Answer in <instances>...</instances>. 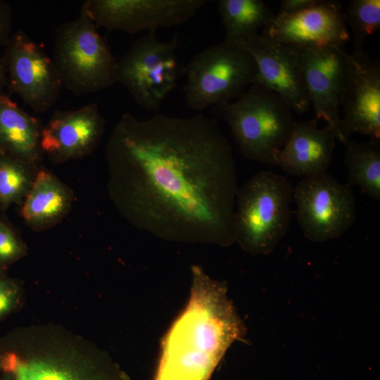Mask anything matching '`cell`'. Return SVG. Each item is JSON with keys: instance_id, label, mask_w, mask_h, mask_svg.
I'll return each mask as SVG.
<instances>
[{"instance_id": "obj_11", "label": "cell", "mask_w": 380, "mask_h": 380, "mask_svg": "<svg viewBox=\"0 0 380 380\" xmlns=\"http://www.w3.org/2000/svg\"><path fill=\"white\" fill-rule=\"evenodd\" d=\"M205 0H87L81 11L97 27L135 34L180 25L191 19Z\"/></svg>"}, {"instance_id": "obj_8", "label": "cell", "mask_w": 380, "mask_h": 380, "mask_svg": "<svg viewBox=\"0 0 380 380\" xmlns=\"http://www.w3.org/2000/svg\"><path fill=\"white\" fill-rule=\"evenodd\" d=\"M178 37L160 41L156 30L135 40L117 61L116 82L122 84L134 101L148 111L158 112L177 87L179 65Z\"/></svg>"}, {"instance_id": "obj_24", "label": "cell", "mask_w": 380, "mask_h": 380, "mask_svg": "<svg viewBox=\"0 0 380 380\" xmlns=\"http://www.w3.org/2000/svg\"><path fill=\"white\" fill-rule=\"evenodd\" d=\"M25 303L23 284L0 270V324L11 315L21 310Z\"/></svg>"}, {"instance_id": "obj_26", "label": "cell", "mask_w": 380, "mask_h": 380, "mask_svg": "<svg viewBox=\"0 0 380 380\" xmlns=\"http://www.w3.org/2000/svg\"><path fill=\"white\" fill-rule=\"evenodd\" d=\"M11 11L8 4L0 1V46L6 45L11 37Z\"/></svg>"}, {"instance_id": "obj_10", "label": "cell", "mask_w": 380, "mask_h": 380, "mask_svg": "<svg viewBox=\"0 0 380 380\" xmlns=\"http://www.w3.org/2000/svg\"><path fill=\"white\" fill-rule=\"evenodd\" d=\"M3 61L14 94L37 113L51 108L63 86L53 60L40 44L18 30L6 44Z\"/></svg>"}, {"instance_id": "obj_27", "label": "cell", "mask_w": 380, "mask_h": 380, "mask_svg": "<svg viewBox=\"0 0 380 380\" xmlns=\"http://www.w3.org/2000/svg\"><path fill=\"white\" fill-rule=\"evenodd\" d=\"M319 0H283L278 15H288L296 13L317 4Z\"/></svg>"}, {"instance_id": "obj_3", "label": "cell", "mask_w": 380, "mask_h": 380, "mask_svg": "<svg viewBox=\"0 0 380 380\" xmlns=\"http://www.w3.org/2000/svg\"><path fill=\"white\" fill-rule=\"evenodd\" d=\"M0 380H129L85 338L47 323L0 336Z\"/></svg>"}, {"instance_id": "obj_2", "label": "cell", "mask_w": 380, "mask_h": 380, "mask_svg": "<svg viewBox=\"0 0 380 380\" xmlns=\"http://www.w3.org/2000/svg\"><path fill=\"white\" fill-rule=\"evenodd\" d=\"M186 305L162 343L153 380H209L229 346L241 336L225 287L198 265Z\"/></svg>"}, {"instance_id": "obj_6", "label": "cell", "mask_w": 380, "mask_h": 380, "mask_svg": "<svg viewBox=\"0 0 380 380\" xmlns=\"http://www.w3.org/2000/svg\"><path fill=\"white\" fill-rule=\"evenodd\" d=\"M91 18L80 11L56 30L53 62L63 87L81 95L116 82L118 59Z\"/></svg>"}, {"instance_id": "obj_4", "label": "cell", "mask_w": 380, "mask_h": 380, "mask_svg": "<svg viewBox=\"0 0 380 380\" xmlns=\"http://www.w3.org/2000/svg\"><path fill=\"white\" fill-rule=\"evenodd\" d=\"M212 108L227 124L245 158L275 165L295 122L292 110L278 94L252 84L237 99Z\"/></svg>"}, {"instance_id": "obj_19", "label": "cell", "mask_w": 380, "mask_h": 380, "mask_svg": "<svg viewBox=\"0 0 380 380\" xmlns=\"http://www.w3.org/2000/svg\"><path fill=\"white\" fill-rule=\"evenodd\" d=\"M70 190L53 174L39 170L24 198L21 215L32 228L44 229L59 221L68 212Z\"/></svg>"}, {"instance_id": "obj_28", "label": "cell", "mask_w": 380, "mask_h": 380, "mask_svg": "<svg viewBox=\"0 0 380 380\" xmlns=\"http://www.w3.org/2000/svg\"><path fill=\"white\" fill-rule=\"evenodd\" d=\"M7 83V75L6 70L4 63L3 60L0 59V90H1L4 87Z\"/></svg>"}, {"instance_id": "obj_23", "label": "cell", "mask_w": 380, "mask_h": 380, "mask_svg": "<svg viewBox=\"0 0 380 380\" xmlns=\"http://www.w3.org/2000/svg\"><path fill=\"white\" fill-rule=\"evenodd\" d=\"M354 34L355 51L362 50L366 39L380 28V0H352L344 13Z\"/></svg>"}, {"instance_id": "obj_25", "label": "cell", "mask_w": 380, "mask_h": 380, "mask_svg": "<svg viewBox=\"0 0 380 380\" xmlns=\"http://www.w3.org/2000/svg\"><path fill=\"white\" fill-rule=\"evenodd\" d=\"M27 248L19 235L0 220V270L7 271L12 264L26 255Z\"/></svg>"}, {"instance_id": "obj_13", "label": "cell", "mask_w": 380, "mask_h": 380, "mask_svg": "<svg viewBox=\"0 0 380 380\" xmlns=\"http://www.w3.org/2000/svg\"><path fill=\"white\" fill-rule=\"evenodd\" d=\"M246 51L256 66L255 84L278 94L297 113H306L311 101L294 50L258 33L232 42Z\"/></svg>"}, {"instance_id": "obj_21", "label": "cell", "mask_w": 380, "mask_h": 380, "mask_svg": "<svg viewBox=\"0 0 380 380\" xmlns=\"http://www.w3.org/2000/svg\"><path fill=\"white\" fill-rule=\"evenodd\" d=\"M217 9L224 29V40L231 42L257 34L275 17L262 0H220Z\"/></svg>"}, {"instance_id": "obj_17", "label": "cell", "mask_w": 380, "mask_h": 380, "mask_svg": "<svg viewBox=\"0 0 380 380\" xmlns=\"http://www.w3.org/2000/svg\"><path fill=\"white\" fill-rule=\"evenodd\" d=\"M336 139L329 126L319 128L316 118L295 121L287 141L276 156L275 165L287 174L303 177L327 172Z\"/></svg>"}, {"instance_id": "obj_5", "label": "cell", "mask_w": 380, "mask_h": 380, "mask_svg": "<svg viewBox=\"0 0 380 380\" xmlns=\"http://www.w3.org/2000/svg\"><path fill=\"white\" fill-rule=\"evenodd\" d=\"M293 189L270 170L255 173L237 189L234 241L252 254L271 252L287 233Z\"/></svg>"}, {"instance_id": "obj_22", "label": "cell", "mask_w": 380, "mask_h": 380, "mask_svg": "<svg viewBox=\"0 0 380 380\" xmlns=\"http://www.w3.org/2000/svg\"><path fill=\"white\" fill-rule=\"evenodd\" d=\"M33 165L0 153V209L21 201L28 193L35 175Z\"/></svg>"}, {"instance_id": "obj_1", "label": "cell", "mask_w": 380, "mask_h": 380, "mask_svg": "<svg viewBox=\"0 0 380 380\" xmlns=\"http://www.w3.org/2000/svg\"><path fill=\"white\" fill-rule=\"evenodd\" d=\"M110 196L139 230L163 240L227 246L234 242L237 176L217 121L124 113L106 146Z\"/></svg>"}, {"instance_id": "obj_14", "label": "cell", "mask_w": 380, "mask_h": 380, "mask_svg": "<svg viewBox=\"0 0 380 380\" xmlns=\"http://www.w3.org/2000/svg\"><path fill=\"white\" fill-rule=\"evenodd\" d=\"M262 34L303 48L341 46L350 39L341 5L325 0L294 14L275 15Z\"/></svg>"}, {"instance_id": "obj_9", "label": "cell", "mask_w": 380, "mask_h": 380, "mask_svg": "<svg viewBox=\"0 0 380 380\" xmlns=\"http://www.w3.org/2000/svg\"><path fill=\"white\" fill-rule=\"evenodd\" d=\"M296 218L310 241L324 242L347 232L356 218L352 186L327 172L303 177L293 189Z\"/></svg>"}, {"instance_id": "obj_12", "label": "cell", "mask_w": 380, "mask_h": 380, "mask_svg": "<svg viewBox=\"0 0 380 380\" xmlns=\"http://www.w3.org/2000/svg\"><path fill=\"white\" fill-rule=\"evenodd\" d=\"M340 106L339 141L353 134L380 139V64L362 50L347 55Z\"/></svg>"}, {"instance_id": "obj_18", "label": "cell", "mask_w": 380, "mask_h": 380, "mask_svg": "<svg viewBox=\"0 0 380 380\" xmlns=\"http://www.w3.org/2000/svg\"><path fill=\"white\" fill-rule=\"evenodd\" d=\"M42 129L36 118L0 94V153L36 165L43 156Z\"/></svg>"}, {"instance_id": "obj_20", "label": "cell", "mask_w": 380, "mask_h": 380, "mask_svg": "<svg viewBox=\"0 0 380 380\" xmlns=\"http://www.w3.org/2000/svg\"><path fill=\"white\" fill-rule=\"evenodd\" d=\"M340 142L344 147L347 184L359 186L369 197L379 201L380 139L359 143L348 138Z\"/></svg>"}, {"instance_id": "obj_15", "label": "cell", "mask_w": 380, "mask_h": 380, "mask_svg": "<svg viewBox=\"0 0 380 380\" xmlns=\"http://www.w3.org/2000/svg\"><path fill=\"white\" fill-rule=\"evenodd\" d=\"M296 55L316 119L324 120L339 139L340 95L347 55L341 46L303 48L291 46Z\"/></svg>"}, {"instance_id": "obj_7", "label": "cell", "mask_w": 380, "mask_h": 380, "mask_svg": "<svg viewBox=\"0 0 380 380\" xmlns=\"http://www.w3.org/2000/svg\"><path fill=\"white\" fill-rule=\"evenodd\" d=\"M184 72L186 102L191 109L200 112L239 98L255 84L256 66L246 51L223 40L195 55Z\"/></svg>"}, {"instance_id": "obj_16", "label": "cell", "mask_w": 380, "mask_h": 380, "mask_svg": "<svg viewBox=\"0 0 380 380\" xmlns=\"http://www.w3.org/2000/svg\"><path fill=\"white\" fill-rule=\"evenodd\" d=\"M106 120L95 103L69 110L56 111L42 127L43 154L61 163L91 153L104 133Z\"/></svg>"}]
</instances>
